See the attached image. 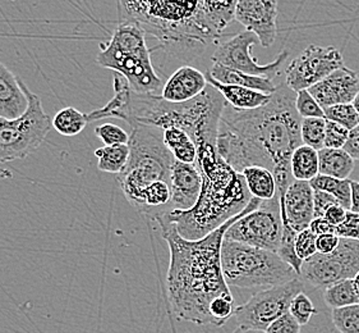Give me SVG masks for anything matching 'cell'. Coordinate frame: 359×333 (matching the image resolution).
I'll list each match as a JSON object with an SVG mask.
<instances>
[{"instance_id": "obj_1", "label": "cell", "mask_w": 359, "mask_h": 333, "mask_svg": "<svg viewBox=\"0 0 359 333\" xmlns=\"http://www.w3.org/2000/svg\"><path fill=\"white\" fill-rule=\"evenodd\" d=\"M297 93L283 84L262 108L237 110L226 104L220 119L217 150L238 174L248 166L271 171L281 200L294 182L290 159L303 145Z\"/></svg>"}, {"instance_id": "obj_2", "label": "cell", "mask_w": 359, "mask_h": 333, "mask_svg": "<svg viewBox=\"0 0 359 333\" xmlns=\"http://www.w3.org/2000/svg\"><path fill=\"white\" fill-rule=\"evenodd\" d=\"M261 204L262 200L252 197L242 213L197 241L182 239L172 223L164 219L156 221L170 252L166 292L177 318L201 326L212 325L208 313L211 303L217 297L233 296L222 269L225 233L238 219L259 209Z\"/></svg>"}, {"instance_id": "obj_3", "label": "cell", "mask_w": 359, "mask_h": 333, "mask_svg": "<svg viewBox=\"0 0 359 333\" xmlns=\"http://www.w3.org/2000/svg\"><path fill=\"white\" fill-rule=\"evenodd\" d=\"M196 166L202 177L200 197L192 209L170 210L158 216L172 223L182 239L197 241L242 213L252 200L245 177L224 160L217 140L201 138L196 143Z\"/></svg>"}, {"instance_id": "obj_4", "label": "cell", "mask_w": 359, "mask_h": 333, "mask_svg": "<svg viewBox=\"0 0 359 333\" xmlns=\"http://www.w3.org/2000/svg\"><path fill=\"white\" fill-rule=\"evenodd\" d=\"M119 22H135L168 53L194 59L215 44L203 30L200 1H118Z\"/></svg>"}, {"instance_id": "obj_5", "label": "cell", "mask_w": 359, "mask_h": 333, "mask_svg": "<svg viewBox=\"0 0 359 333\" xmlns=\"http://www.w3.org/2000/svg\"><path fill=\"white\" fill-rule=\"evenodd\" d=\"M225 107L223 95L211 85L194 100L178 104L166 102L161 95L137 94L132 90L127 124L130 129L136 124L161 130L177 127L186 131L194 143L200 138L217 140Z\"/></svg>"}, {"instance_id": "obj_6", "label": "cell", "mask_w": 359, "mask_h": 333, "mask_svg": "<svg viewBox=\"0 0 359 333\" xmlns=\"http://www.w3.org/2000/svg\"><path fill=\"white\" fill-rule=\"evenodd\" d=\"M130 155L128 164L116 176L126 199L138 210L144 191L155 182L170 183L175 158L164 144L163 130L152 126L136 124L130 127Z\"/></svg>"}, {"instance_id": "obj_7", "label": "cell", "mask_w": 359, "mask_h": 333, "mask_svg": "<svg viewBox=\"0 0 359 333\" xmlns=\"http://www.w3.org/2000/svg\"><path fill=\"white\" fill-rule=\"evenodd\" d=\"M144 35L135 22H119L110 41L100 44L97 65L122 74L137 94L158 95L164 85L154 70Z\"/></svg>"}, {"instance_id": "obj_8", "label": "cell", "mask_w": 359, "mask_h": 333, "mask_svg": "<svg viewBox=\"0 0 359 333\" xmlns=\"http://www.w3.org/2000/svg\"><path fill=\"white\" fill-rule=\"evenodd\" d=\"M222 269L229 287L271 289L299 278L294 269L269 250L224 239Z\"/></svg>"}, {"instance_id": "obj_9", "label": "cell", "mask_w": 359, "mask_h": 333, "mask_svg": "<svg viewBox=\"0 0 359 333\" xmlns=\"http://www.w3.org/2000/svg\"><path fill=\"white\" fill-rule=\"evenodd\" d=\"M29 99V108L15 119L0 118V163L25 159L41 145L53 127V119L43 110V103L21 80Z\"/></svg>"}, {"instance_id": "obj_10", "label": "cell", "mask_w": 359, "mask_h": 333, "mask_svg": "<svg viewBox=\"0 0 359 333\" xmlns=\"http://www.w3.org/2000/svg\"><path fill=\"white\" fill-rule=\"evenodd\" d=\"M302 289V280L295 278L280 286L259 291L245 304L237 306L233 317L239 328L265 332L267 327L289 312L293 299L303 292Z\"/></svg>"}, {"instance_id": "obj_11", "label": "cell", "mask_w": 359, "mask_h": 333, "mask_svg": "<svg viewBox=\"0 0 359 333\" xmlns=\"http://www.w3.org/2000/svg\"><path fill=\"white\" fill-rule=\"evenodd\" d=\"M283 237L280 200L276 195L273 200L262 202L259 209L245 214L230 226L225 239L278 253Z\"/></svg>"}, {"instance_id": "obj_12", "label": "cell", "mask_w": 359, "mask_h": 333, "mask_svg": "<svg viewBox=\"0 0 359 333\" xmlns=\"http://www.w3.org/2000/svg\"><path fill=\"white\" fill-rule=\"evenodd\" d=\"M359 272V240L340 239L334 253H317L303 261L301 280L313 287H327L343 280H354Z\"/></svg>"}, {"instance_id": "obj_13", "label": "cell", "mask_w": 359, "mask_h": 333, "mask_svg": "<svg viewBox=\"0 0 359 333\" xmlns=\"http://www.w3.org/2000/svg\"><path fill=\"white\" fill-rule=\"evenodd\" d=\"M344 67L340 51L334 46L309 45L285 70V85L294 93L309 90Z\"/></svg>"}, {"instance_id": "obj_14", "label": "cell", "mask_w": 359, "mask_h": 333, "mask_svg": "<svg viewBox=\"0 0 359 333\" xmlns=\"http://www.w3.org/2000/svg\"><path fill=\"white\" fill-rule=\"evenodd\" d=\"M259 43V39L250 31H242L229 40L220 43L214 51L212 65H220L236 71L248 73L252 76L266 77L273 80L279 74L280 67L289 57L287 51H281L273 62L259 65V60L252 56V46Z\"/></svg>"}, {"instance_id": "obj_15", "label": "cell", "mask_w": 359, "mask_h": 333, "mask_svg": "<svg viewBox=\"0 0 359 333\" xmlns=\"http://www.w3.org/2000/svg\"><path fill=\"white\" fill-rule=\"evenodd\" d=\"M279 3L275 0H238L236 21L255 34L264 48H270L278 35Z\"/></svg>"}, {"instance_id": "obj_16", "label": "cell", "mask_w": 359, "mask_h": 333, "mask_svg": "<svg viewBox=\"0 0 359 333\" xmlns=\"http://www.w3.org/2000/svg\"><path fill=\"white\" fill-rule=\"evenodd\" d=\"M283 228L295 233L309 230L313 221V188L309 182L295 181L280 200Z\"/></svg>"}, {"instance_id": "obj_17", "label": "cell", "mask_w": 359, "mask_h": 333, "mask_svg": "<svg viewBox=\"0 0 359 333\" xmlns=\"http://www.w3.org/2000/svg\"><path fill=\"white\" fill-rule=\"evenodd\" d=\"M309 91L323 109L351 104L359 93L358 74L344 65L311 87Z\"/></svg>"}, {"instance_id": "obj_18", "label": "cell", "mask_w": 359, "mask_h": 333, "mask_svg": "<svg viewBox=\"0 0 359 333\" xmlns=\"http://www.w3.org/2000/svg\"><path fill=\"white\" fill-rule=\"evenodd\" d=\"M170 188L172 202L169 209H192L200 197L202 188V177L197 166L175 160L170 174Z\"/></svg>"}, {"instance_id": "obj_19", "label": "cell", "mask_w": 359, "mask_h": 333, "mask_svg": "<svg viewBox=\"0 0 359 333\" xmlns=\"http://www.w3.org/2000/svg\"><path fill=\"white\" fill-rule=\"evenodd\" d=\"M206 76L191 65H183L172 73L161 91V98L169 103L194 100L208 89Z\"/></svg>"}, {"instance_id": "obj_20", "label": "cell", "mask_w": 359, "mask_h": 333, "mask_svg": "<svg viewBox=\"0 0 359 333\" xmlns=\"http://www.w3.org/2000/svg\"><path fill=\"white\" fill-rule=\"evenodd\" d=\"M29 108V99L17 77L0 62V118L15 119Z\"/></svg>"}, {"instance_id": "obj_21", "label": "cell", "mask_w": 359, "mask_h": 333, "mask_svg": "<svg viewBox=\"0 0 359 333\" xmlns=\"http://www.w3.org/2000/svg\"><path fill=\"white\" fill-rule=\"evenodd\" d=\"M208 85L215 87L216 90L223 95L228 105L237 110H252L262 108L271 102L273 95L264 94L247 87L225 85L219 81L214 80L210 74H206Z\"/></svg>"}, {"instance_id": "obj_22", "label": "cell", "mask_w": 359, "mask_h": 333, "mask_svg": "<svg viewBox=\"0 0 359 333\" xmlns=\"http://www.w3.org/2000/svg\"><path fill=\"white\" fill-rule=\"evenodd\" d=\"M114 96L102 108L86 113L87 122H97L105 118H118L127 122L128 119V103L132 93L128 81L119 73L113 72Z\"/></svg>"}, {"instance_id": "obj_23", "label": "cell", "mask_w": 359, "mask_h": 333, "mask_svg": "<svg viewBox=\"0 0 359 333\" xmlns=\"http://www.w3.org/2000/svg\"><path fill=\"white\" fill-rule=\"evenodd\" d=\"M208 73L214 80L219 81L225 85L247 87V89H252L269 95H273L278 90V86L273 84L271 79L252 76L248 73L226 68L224 65H212Z\"/></svg>"}, {"instance_id": "obj_24", "label": "cell", "mask_w": 359, "mask_h": 333, "mask_svg": "<svg viewBox=\"0 0 359 333\" xmlns=\"http://www.w3.org/2000/svg\"><path fill=\"white\" fill-rule=\"evenodd\" d=\"M320 174L339 180H349L354 169V159L344 149L323 148L318 152Z\"/></svg>"}, {"instance_id": "obj_25", "label": "cell", "mask_w": 359, "mask_h": 333, "mask_svg": "<svg viewBox=\"0 0 359 333\" xmlns=\"http://www.w3.org/2000/svg\"><path fill=\"white\" fill-rule=\"evenodd\" d=\"M242 176L245 177V185L252 197L269 202L278 195L276 182L271 171L262 166H248L242 172Z\"/></svg>"}, {"instance_id": "obj_26", "label": "cell", "mask_w": 359, "mask_h": 333, "mask_svg": "<svg viewBox=\"0 0 359 333\" xmlns=\"http://www.w3.org/2000/svg\"><path fill=\"white\" fill-rule=\"evenodd\" d=\"M163 138L164 144L169 149V152H172L175 160L196 166L197 146L194 138H191L186 131L177 127L165 129L163 130Z\"/></svg>"}, {"instance_id": "obj_27", "label": "cell", "mask_w": 359, "mask_h": 333, "mask_svg": "<svg viewBox=\"0 0 359 333\" xmlns=\"http://www.w3.org/2000/svg\"><path fill=\"white\" fill-rule=\"evenodd\" d=\"M290 166L295 181L311 182L315 180L320 174L318 152L306 145L297 148L292 155Z\"/></svg>"}, {"instance_id": "obj_28", "label": "cell", "mask_w": 359, "mask_h": 333, "mask_svg": "<svg viewBox=\"0 0 359 333\" xmlns=\"http://www.w3.org/2000/svg\"><path fill=\"white\" fill-rule=\"evenodd\" d=\"M130 145L101 146L95 150L97 168L105 174H122L130 160Z\"/></svg>"}, {"instance_id": "obj_29", "label": "cell", "mask_w": 359, "mask_h": 333, "mask_svg": "<svg viewBox=\"0 0 359 333\" xmlns=\"http://www.w3.org/2000/svg\"><path fill=\"white\" fill-rule=\"evenodd\" d=\"M323 300L331 311L359 304V292L354 280H343L327 286L323 291Z\"/></svg>"}, {"instance_id": "obj_30", "label": "cell", "mask_w": 359, "mask_h": 333, "mask_svg": "<svg viewBox=\"0 0 359 333\" xmlns=\"http://www.w3.org/2000/svg\"><path fill=\"white\" fill-rule=\"evenodd\" d=\"M87 124L86 115L73 107L60 109L53 118V127L63 136H77Z\"/></svg>"}, {"instance_id": "obj_31", "label": "cell", "mask_w": 359, "mask_h": 333, "mask_svg": "<svg viewBox=\"0 0 359 333\" xmlns=\"http://www.w3.org/2000/svg\"><path fill=\"white\" fill-rule=\"evenodd\" d=\"M313 190L327 192L334 196L338 203L346 210H351V180H339L318 174L315 180L309 182Z\"/></svg>"}, {"instance_id": "obj_32", "label": "cell", "mask_w": 359, "mask_h": 333, "mask_svg": "<svg viewBox=\"0 0 359 333\" xmlns=\"http://www.w3.org/2000/svg\"><path fill=\"white\" fill-rule=\"evenodd\" d=\"M326 119L325 118H306L301 124V138L303 145L309 146L316 152L325 148Z\"/></svg>"}, {"instance_id": "obj_33", "label": "cell", "mask_w": 359, "mask_h": 333, "mask_svg": "<svg viewBox=\"0 0 359 333\" xmlns=\"http://www.w3.org/2000/svg\"><path fill=\"white\" fill-rule=\"evenodd\" d=\"M331 320L340 333H359V304L331 311Z\"/></svg>"}, {"instance_id": "obj_34", "label": "cell", "mask_w": 359, "mask_h": 333, "mask_svg": "<svg viewBox=\"0 0 359 333\" xmlns=\"http://www.w3.org/2000/svg\"><path fill=\"white\" fill-rule=\"evenodd\" d=\"M325 119L335 122L345 127L346 130L352 131L359 126V116L355 108L351 104H339L329 108L323 109Z\"/></svg>"}, {"instance_id": "obj_35", "label": "cell", "mask_w": 359, "mask_h": 333, "mask_svg": "<svg viewBox=\"0 0 359 333\" xmlns=\"http://www.w3.org/2000/svg\"><path fill=\"white\" fill-rule=\"evenodd\" d=\"M95 135L104 146L128 145L130 132L113 124H102L95 129Z\"/></svg>"}, {"instance_id": "obj_36", "label": "cell", "mask_w": 359, "mask_h": 333, "mask_svg": "<svg viewBox=\"0 0 359 333\" xmlns=\"http://www.w3.org/2000/svg\"><path fill=\"white\" fill-rule=\"evenodd\" d=\"M295 108L302 119L306 118H325L323 107L311 95L309 90H302L297 93Z\"/></svg>"}, {"instance_id": "obj_37", "label": "cell", "mask_w": 359, "mask_h": 333, "mask_svg": "<svg viewBox=\"0 0 359 333\" xmlns=\"http://www.w3.org/2000/svg\"><path fill=\"white\" fill-rule=\"evenodd\" d=\"M289 313L301 326H306L311 318L316 314L317 311L312 300L304 292H301L293 299L289 308Z\"/></svg>"}, {"instance_id": "obj_38", "label": "cell", "mask_w": 359, "mask_h": 333, "mask_svg": "<svg viewBox=\"0 0 359 333\" xmlns=\"http://www.w3.org/2000/svg\"><path fill=\"white\" fill-rule=\"evenodd\" d=\"M317 236L311 230H304L297 235L295 253L302 261H309L317 254Z\"/></svg>"}, {"instance_id": "obj_39", "label": "cell", "mask_w": 359, "mask_h": 333, "mask_svg": "<svg viewBox=\"0 0 359 333\" xmlns=\"http://www.w3.org/2000/svg\"><path fill=\"white\" fill-rule=\"evenodd\" d=\"M349 132L343 126L326 121V133H325V148L327 149H343L348 138Z\"/></svg>"}, {"instance_id": "obj_40", "label": "cell", "mask_w": 359, "mask_h": 333, "mask_svg": "<svg viewBox=\"0 0 359 333\" xmlns=\"http://www.w3.org/2000/svg\"><path fill=\"white\" fill-rule=\"evenodd\" d=\"M335 235L340 239L359 240V214L348 210L344 222L335 227Z\"/></svg>"}, {"instance_id": "obj_41", "label": "cell", "mask_w": 359, "mask_h": 333, "mask_svg": "<svg viewBox=\"0 0 359 333\" xmlns=\"http://www.w3.org/2000/svg\"><path fill=\"white\" fill-rule=\"evenodd\" d=\"M301 325L287 312L267 327L265 333H301Z\"/></svg>"}, {"instance_id": "obj_42", "label": "cell", "mask_w": 359, "mask_h": 333, "mask_svg": "<svg viewBox=\"0 0 359 333\" xmlns=\"http://www.w3.org/2000/svg\"><path fill=\"white\" fill-rule=\"evenodd\" d=\"M338 200L327 192L313 190V218H323L332 205H338ZM340 205V204H339Z\"/></svg>"}, {"instance_id": "obj_43", "label": "cell", "mask_w": 359, "mask_h": 333, "mask_svg": "<svg viewBox=\"0 0 359 333\" xmlns=\"http://www.w3.org/2000/svg\"><path fill=\"white\" fill-rule=\"evenodd\" d=\"M339 242H340V237L334 233L317 236V253L323 254V255L334 253L337 250V247H339Z\"/></svg>"}, {"instance_id": "obj_44", "label": "cell", "mask_w": 359, "mask_h": 333, "mask_svg": "<svg viewBox=\"0 0 359 333\" xmlns=\"http://www.w3.org/2000/svg\"><path fill=\"white\" fill-rule=\"evenodd\" d=\"M346 213L348 210L343 208L341 205H332L330 209L326 211L325 214V219L334 226V227H338L339 225H341L344 222L345 217H346Z\"/></svg>"}, {"instance_id": "obj_45", "label": "cell", "mask_w": 359, "mask_h": 333, "mask_svg": "<svg viewBox=\"0 0 359 333\" xmlns=\"http://www.w3.org/2000/svg\"><path fill=\"white\" fill-rule=\"evenodd\" d=\"M343 149L352 157L353 159L359 160V126L349 132V138Z\"/></svg>"}, {"instance_id": "obj_46", "label": "cell", "mask_w": 359, "mask_h": 333, "mask_svg": "<svg viewBox=\"0 0 359 333\" xmlns=\"http://www.w3.org/2000/svg\"><path fill=\"white\" fill-rule=\"evenodd\" d=\"M309 230L313 232L316 236L323 235H335V227L330 225L325 218H313V221L309 225Z\"/></svg>"}, {"instance_id": "obj_47", "label": "cell", "mask_w": 359, "mask_h": 333, "mask_svg": "<svg viewBox=\"0 0 359 333\" xmlns=\"http://www.w3.org/2000/svg\"><path fill=\"white\" fill-rule=\"evenodd\" d=\"M351 211L359 214V182L351 181Z\"/></svg>"}, {"instance_id": "obj_48", "label": "cell", "mask_w": 359, "mask_h": 333, "mask_svg": "<svg viewBox=\"0 0 359 333\" xmlns=\"http://www.w3.org/2000/svg\"><path fill=\"white\" fill-rule=\"evenodd\" d=\"M233 333H265L262 332V331H255V329H245V328H239L238 327L237 329L234 331Z\"/></svg>"}, {"instance_id": "obj_49", "label": "cell", "mask_w": 359, "mask_h": 333, "mask_svg": "<svg viewBox=\"0 0 359 333\" xmlns=\"http://www.w3.org/2000/svg\"><path fill=\"white\" fill-rule=\"evenodd\" d=\"M353 107H354V108H355V110H357V113H358V116H359V93H358V95H357V96H355V99H354V100H353Z\"/></svg>"}, {"instance_id": "obj_50", "label": "cell", "mask_w": 359, "mask_h": 333, "mask_svg": "<svg viewBox=\"0 0 359 333\" xmlns=\"http://www.w3.org/2000/svg\"><path fill=\"white\" fill-rule=\"evenodd\" d=\"M354 283H355V286H357V290L359 292V272L357 273V275L354 277Z\"/></svg>"}, {"instance_id": "obj_51", "label": "cell", "mask_w": 359, "mask_h": 333, "mask_svg": "<svg viewBox=\"0 0 359 333\" xmlns=\"http://www.w3.org/2000/svg\"><path fill=\"white\" fill-rule=\"evenodd\" d=\"M186 333H191V332H186Z\"/></svg>"}]
</instances>
